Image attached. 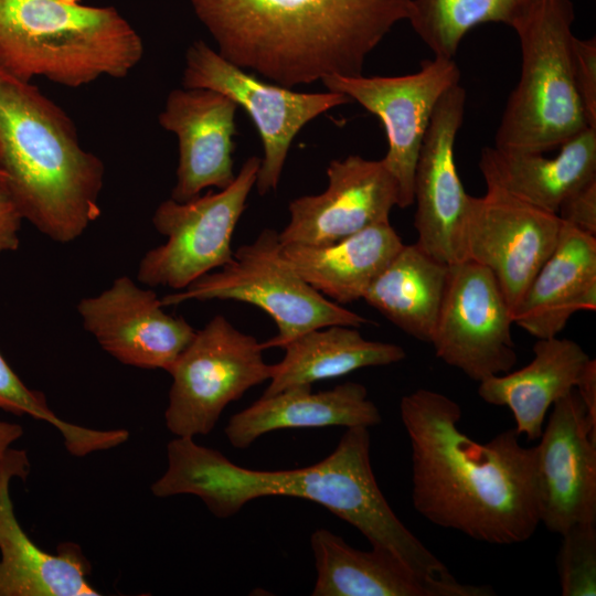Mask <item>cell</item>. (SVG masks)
I'll list each match as a JSON object with an SVG mask.
<instances>
[{"label": "cell", "instance_id": "27", "mask_svg": "<svg viewBox=\"0 0 596 596\" xmlns=\"http://www.w3.org/2000/svg\"><path fill=\"white\" fill-rule=\"evenodd\" d=\"M448 272L417 243L404 244L362 299L406 334L429 343Z\"/></svg>", "mask_w": 596, "mask_h": 596}, {"label": "cell", "instance_id": "3", "mask_svg": "<svg viewBox=\"0 0 596 596\" xmlns=\"http://www.w3.org/2000/svg\"><path fill=\"white\" fill-rule=\"evenodd\" d=\"M217 53L287 88L362 75L412 0H191Z\"/></svg>", "mask_w": 596, "mask_h": 596}, {"label": "cell", "instance_id": "15", "mask_svg": "<svg viewBox=\"0 0 596 596\" xmlns=\"http://www.w3.org/2000/svg\"><path fill=\"white\" fill-rule=\"evenodd\" d=\"M535 449L540 523L560 535L596 523V437L575 389L553 404Z\"/></svg>", "mask_w": 596, "mask_h": 596}, {"label": "cell", "instance_id": "29", "mask_svg": "<svg viewBox=\"0 0 596 596\" xmlns=\"http://www.w3.org/2000/svg\"><path fill=\"white\" fill-rule=\"evenodd\" d=\"M0 409L49 423L61 433L66 450L76 457L115 448L129 438L126 429L99 430L63 421L50 408L45 395L28 387L1 353Z\"/></svg>", "mask_w": 596, "mask_h": 596}, {"label": "cell", "instance_id": "6", "mask_svg": "<svg viewBox=\"0 0 596 596\" xmlns=\"http://www.w3.org/2000/svg\"><path fill=\"white\" fill-rule=\"evenodd\" d=\"M571 0H541L514 26L521 73L494 136V147L519 152L560 148L588 127L572 72Z\"/></svg>", "mask_w": 596, "mask_h": 596}, {"label": "cell", "instance_id": "36", "mask_svg": "<svg viewBox=\"0 0 596 596\" xmlns=\"http://www.w3.org/2000/svg\"><path fill=\"white\" fill-rule=\"evenodd\" d=\"M6 183H7V175L0 167V184H3L6 187Z\"/></svg>", "mask_w": 596, "mask_h": 596}, {"label": "cell", "instance_id": "10", "mask_svg": "<svg viewBox=\"0 0 596 596\" xmlns=\"http://www.w3.org/2000/svg\"><path fill=\"white\" fill-rule=\"evenodd\" d=\"M182 87L213 89L248 113L264 151L255 183L260 195L277 189L289 148L301 128L329 109L352 102L329 91L299 93L265 83L202 40L194 41L185 52Z\"/></svg>", "mask_w": 596, "mask_h": 596}, {"label": "cell", "instance_id": "35", "mask_svg": "<svg viewBox=\"0 0 596 596\" xmlns=\"http://www.w3.org/2000/svg\"><path fill=\"white\" fill-rule=\"evenodd\" d=\"M23 435L21 425L0 421V461L12 444Z\"/></svg>", "mask_w": 596, "mask_h": 596}, {"label": "cell", "instance_id": "21", "mask_svg": "<svg viewBox=\"0 0 596 596\" xmlns=\"http://www.w3.org/2000/svg\"><path fill=\"white\" fill-rule=\"evenodd\" d=\"M478 166L487 190L556 214L565 198L596 178V129L571 137L553 158L485 147Z\"/></svg>", "mask_w": 596, "mask_h": 596}, {"label": "cell", "instance_id": "34", "mask_svg": "<svg viewBox=\"0 0 596 596\" xmlns=\"http://www.w3.org/2000/svg\"><path fill=\"white\" fill-rule=\"evenodd\" d=\"M575 390L584 404L588 428L596 437V361L594 359H589L584 366Z\"/></svg>", "mask_w": 596, "mask_h": 596}, {"label": "cell", "instance_id": "9", "mask_svg": "<svg viewBox=\"0 0 596 596\" xmlns=\"http://www.w3.org/2000/svg\"><path fill=\"white\" fill-rule=\"evenodd\" d=\"M259 166L260 159L252 156L225 189L185 202L171 198L161 202L152 223L167 241L143 255L138 280L149 287L167 286L179 291L228 263L234 252L233 233Z\"/></svg>", "mask_w": 596, "mask_h": 596}, {"label": "cell", "instance_id": "25", "mask_svg": "<svg viewBox=\"0 0 596 596\" xmlns=\"http://www.w3.org/2000/svg\"><path fill=\"white\" fill-rule=\"evenodd\" d=\"M317 578L312 596H448L394 554L360 551L327 529L310 538Z\"/></svg>", "mask_w": 596, "mask_h": 596}, {"label": "cell", "instance_id": "2", "mask_svg": "<svg viewBox=\"0 0 596 596\" xmlns=\"http://www.w3.org/2000/svg\"><path fill=\"white\" fill-rule=\"evenodd\" d=\"M368 427L347 428L321 461L289 470H255L190 437L167 446L168 467L151 485L158 498L192 494L224 519L249 501L269 496L318 503L360 531L372 547L385 550L414 571L426 570L434 554L402 523L383 496L371 466Z\"/></svg>", "mask_w": 596, "mask_h": 596}, {"label": "cell", "instance_id": "22", "mask_svg": "<svg viewBox=\"0 0 596 596\" xmlns=\"http://www.w3.org/2000/svg\"><path fill=\"white\" fill-rule=\"evenodd\" d=\"M381 422V413L368 397L365 386L345 382L317 393L311 392V385H300L262 396L234 414L224 432L233 447L246 449L260 436L277 429L328 426L370 428Z\"/></svg>", "mask_w": 596, "mask_h": 596}, {"label": "cell", "instance_id": "32", "mask_svg": "<svg viewBox=\"0 0 596 596\" xmlns=\"http://www.w3.org/2000/svg\"><path fill=\"white\" fill-rule=\"evenodd\" d=\"M556 215L562 222L596 237V178L565 198Z\"/></svg>", "mask_w": 596, "mask_h": 596}, {"label": "cell", "instance_id": "31", "mask_svg": "<svg viewBox=\"0 0 596 596\" xmlns=\"http://www.w3.org/2000/svg\"><path fill=\"white\" fill-rule=\"evenodd\" d=\"M572 72L588 127L596 129V39L573 36Z\"/></svg>", "mask_w": 596, "mask_h": 596}, {"label": "cell", "instance_id": "18", "mask_svg": "<svg viewBox=\"0 0 596 596\" xmlns=\"http://www.w3.org/2000/svg\"><path fill=\"white\" fill-rule=\"evenodd\" d=\"M236 109L231 98L213 89L182 87L169 93L158 120L179 142L171 199L185 202L206 188L222 190L234 181Z\"/></svg>", "mask_w": 596, "mask_h": 596}, {"label": "cell", "instance_id": "20", "mask_svg": "<svg viewBox=\"0 0 596 596\" xmlns=\"http://www.w3.org/2000/svg\"><path fill=\"white\" fill-rule=\"evenodd\" d=\"M596 309V237L562 222L558 238L513 311L536 339L557 337L573 313Z\"/></svg>", "mask_w": 596, "mask_h": 596}, {"label": "cell", "instance_id": "7", "mask_svg": "<svg viewBox=\"0 0 596 596\" xmlns=\"http://www.w3.org/2000/svg\"><path fill=\"white\" fill-rule=\"evenodd\" d=\"M279 232L264 228L233 252L228 263L187 288L161 298L163 307L188 300H236L252 304L275 321L277 333L262 343L284 348L295 338L328 326L361 327L368 318L328 299L308 283L281 254Z\"/></svg>", "mask_w": 596, "mask_h": 596}, {"label": "cell", "instance_id": "16", "mask_svg": "<svg viewBox=\"0 0 596 596\" xmlns=\"http://www.w3.org/2000/svg\"><path fill=\"white\" fill-rule=\"evenodd\" d=\"M83 327L117 361L140 369L171 371L195 336L182 317L163 310L161 298L130 277L77 305Z\"/></svg>", "mask_w": 596, "mask_h": 596}, {"label": "cell", "instance_id": "33", "mask_svg": "<svg viewBox=\"0 0 596 596\" xmlns=\"http://www.w3.org/2000/svg\"><path fill=\"white\" fill-rule=\"evenodd\" d=\"M22 220L9 191L0 184V253L15 251L19 247Z\"/></svg>", "mask_w": 596, "mask_h": 596}, {"label": "cell", "instance_id": "24", "mask_svg": "<svg viewBox=\"0 0 596 596\" xmlns=\"http://www.w3.org/2000/svg\"><path fill=\"white\" fill-rule=\"evenodd\" d=\"M403 245L389 221L332 244H286L281 254L312 288L343 305L362 299Z\"/></svg>", "mask_w": 596, "mask_h": 596}, {"label": "cell", "instance_id": "19", "mask_svg": "<svg viewBox=\"0 0 596 596\" xmlns=\"http://www.w3.org/2000/svg\"><path fill=\"white\" fill-rule=\"evenodd\" d=\"M30 468L23 449L9 448L0 461V596L100 595L87 581L92 567L77 544L63 542L50 554L20 525L10 485L25 479Z\"/></svg>", "mask_w": 596, "mask_h": 596}, {"label": "cell", "instance_id": "8", "mask_svg": "<svg viewBox=\"0 0 596 596\" xmlns=\"http://www.w3.org/2000/svg\"><path fill=\"white\" fill-rule=\"evenodd\" d=\"M258 340L214 316L180 354L169 374L172 384L164 412L175 437L210 434L224 408L267 380L272 364Z\"/></svg>", "mask_w": 596, "mask_h": 596}, {"label": "cell", "instance_id": "5", "mask_svg": "<svg viewBox=\"0 0 596 596\" xmlns=\"http://www.w3.org/2000/svg\"><path fill=\"white\" fill-rule=\"evenodd\" d=\"M136 29L114 8L82 0H0V70L66 87L127 77L143 56Z\"/></svg>", "mask_w": 596, "mask_h": 596}, {"label": "cell", "instance_id": "23", "mask_svg": "<svg viewBox=\"0 0 596 596\" xmlns=\"http://www.w3.org/2000/svg\"><path fill=\"white\" fill-rule=\"evenodd\" d=\"M533 360L520 370L493 375L479 382L478 394L494 406L513 414L517 433L539 439L549 408L576 386L590 359L570 339H538Z\"/></svg>", "mask_w": 596, "mask_h": 596}, {"label": "cell", "instance_id": "17", "mask_svg": "<svg viewBox=\"0 0 596 596\" xmlns=\"http://www.w3.org/2000/svg\"><path fill=\"white\" fill-rule=\"evenodd\" d=\"M327 175L329 184L322 193L289 203V222L279 232L283 245L332 244L390 221V213L398 203V188L382 159L350 155L332 160Z\"/></svg>", "mask_w": 596, "mask_h": 596}, {"label": "cell", "instance_id": "12", "mask_svg": "<svg viewBox=\"0 0 596 596\" xmlns=\"http://www.w3.org/2000/svg\"><path fill=\"white\" fill-rule=\"evenodd\" d=\"M459 81L455 60L439 56L422 61L419 70L408 75H330L321 79L329 92L347 95L382 121L387 138L382 161L396 181L401 209L414 203L417 157L434 109Z\"/></svg>", "mask_w": 596, "mask_h": 596}, {"label": "cell", "instance_id": "4", "mask_svg": "<svg viewBox=\"0 0 596 596\" xmlns=\"http://www.w3.org/2000/svg\"><path fill=\"white\" fill-rule=\"evenodd\" d=\"M0 167L23 220L55 242L76 240L100 215L102 159L57 104L1 70Z\"/></svg>", "mask_w": 596, "mask_h": 596}, {"label": "cell", "instance_id": "30", "mask_svg": "<svg viewBox=\"0 0 596 596\" xmlns=\"http://www.w3.org/2000/svg\"><path fill=\"white\" fill-rule=\"evenodd\" d=\"M557 573L563 596L596 595V523L577 524L561 534Z\"/></svg>", "mask_w": 596, "mask_h": 596}, {"label": "cell", "instance_id": "11", "mask_svg": "<svg viewBox=\"0 0 596 596\" xmlns=\"http://www.w3.org/2000/svg\"><path fill=\"white\" fill-rule=\"evenodd\" d=\"M513 323L512 309L492 273L465 259L449 266L429 344L446 364L480 382L515 365Z\"/></svg>", "mask_w": 596, "mask_h": 596}, {"label": "cell", "instance_id": "28", "mask_svg": "<svg viewBox=\"0 0 596 596\" xmlns=\"http://www.w3.org/2000/svg\"><path fill=\"white\" fill-rule=\"evenodd\" d=\"M541 0H412L408 21L434 56L454 58L464 36L483 23L513 28Z\"/></svg>", "mask_w": 596, "mask_h": 596}, {"label": "cell", "instance_id": "13", "mask_svg": "<svg viewBox=\"0 0 596 596\" xmlns=\"http://www.w3.org/2000/svg\"><path fill=\"white\" fill-rule=\"evenodd\" d=\"M562 221L503 193L469 196L464 258L489 269L513 311L556 245Z\"/></svg>", "mask_w": 596, "mask_h": 596}, {"label": "cell", "instance_id": "1", "mask_svg": "<svg viewBox=\"0 0 596 596\" xmlns=\"http://www.w3.org/2000/svg\"><path fill=\"white\" fill-rule=\"evenodd\" d=\"M400 415L412 451V501L430 523L472 540L511 545L528 541L540 519L534 447L514 428L480 444L458 423L460 405L418 389L402 397Z\"/></svg>", "mask_w": 596, "mask_h": 596}, {"label": "cell", "instance_id": "26", "mask_svg": "<svg viewBox=\"0 0 596 596\" xmlns=\"http://www.w3.org/2000/svg\"><path fill=\"white\" fill-rule=\"evenodd\" d=\"M283 349L285 355L272 364L270 382L262 396L336 379L362 368L390 365L406 356L397 344L366 340L355 327L340 324L305 332Z\"/></svg>", "mask_w": 596, "mask_h": 596}, {"label": "cell", "instance_id": "14", "mask_svg": "<svg viewBox=\"0 0 596 596\" xmlns=\"http://www.w3.org/2000/svg\"><path fill=\"white\" fill-rule=\"evenodd\" d=\"M466 98L460 84L440 97L423 138L414 174L416 243L448 266L465 260L462 227L470 195L456 168L455 141Z\"/></svg>", "mask_w": 596, "mask_h": 596}]
</instances>
